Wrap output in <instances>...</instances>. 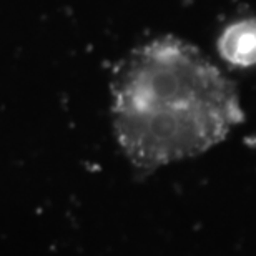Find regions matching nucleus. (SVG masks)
<instances>
[{"instance_id": "nucleus-2", "label": "nucleus", "mask_w": 256, "mask_h": 256, "mask_svg": "<svg viewBox=\"0 0 256 256\" xmlns=\"http://www.w3.org/2000/svg\"><path fill=\"white\" fill-rule=\"evenodd\" d=\"M218 55L236 68L256 65V17L240 18L228 24L216 40Z\"/></svg>"}, {"instance_id": "nucleus-1", "label": "nucleus", "mask_w": 256, "mask_h": 256, "mask_svg": "<svg viewBox=\"0 0 256 256\" xmlns=\"http://www.w3.org/2000/svg\"><path fill=\"white\" fill-rule=\"evenodd\" d=\"M112 115L122 152L145 172L212 150L244 116L232 82L173 37L132 54L114 84Z\"/></svg>"}]
</instances>
